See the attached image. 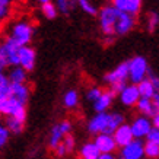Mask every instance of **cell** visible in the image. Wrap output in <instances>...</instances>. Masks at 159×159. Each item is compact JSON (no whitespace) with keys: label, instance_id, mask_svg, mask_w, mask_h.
Listing matches in <instances>:
<instances>
[{"label":"cell","instance_id":"obj_1","mask_svg":"<svg viewBox=\"0 0 159 159\" xmlns=\"http://www.w3.org/2000/svg\"><path fill=\"white\" fill-rule=\"evenodd\" d=\"M19 48L20 45L12 37H6V39L0 45V67H16L19 66Z\"/></svg>","mask_w":159,"mask_h":159},{"label":"cell","instance_id":"obj_2","mask_svg":"<svg viewBox=\"0 0 159 159\" xmlns=\"http://www.w3.org/2000/svg\"><path fill=\"white\" fill-rule=\"evenodd\" d=\"M120 15V9H117L114 5L104 6L99 9L98 19L101 25V31L105 37H114L116 35V24Z\"/></svg>","mask_w":159,"mask_h":159},{"label":"cell","instance_id":"obj_3","mask_svg":"<svg viewBox=\"0 0 159 159\" xmlns=\"http://www.w3.org/2000/svg\"><path fill=\"white\" fill-rule=\"evenodd\" d=\"M129 64H130V76H129V79L131 80V83L139 85L140 82L148 79L150 69L148 66V60L145 57L136 56L131 60H129Z\"/></svg>","mask_w":159,"mask_h":159},{"label":"cell","instance_id":"obj_4","mask_svg":"<svg viewBox=\"0 0 159 159\" xmlns=\"http://www.w3.org/2000/svg\"><path fill=\"white\" fill-rule=\"evenodd\" d=\"M10 37L19 44L20 47L28 45L32 37H34V26L26 20H19V22L13 24V26L10 29Z\"/></svg>","mask_w":159,"mask_h":159},{"label":"cell","instance_id":"obj_5","mask_svg":"<svg viewBox=\"0 0 159 159\" xmlns=\"http://www.w3.org/2000/svg\"><path fill=\"white\" fill-rule=\"evenodd\" d=\"M129 76H130V64H129V61H123L114 70L107 73L104 76V80L107 83L112 85V83H117V82H125L129 79Z\"/></svg>","mask_w":159,"mask_h":159},{"label":"cell","instance_id":"obj_6","mask_svg":"<svg viewBox=\"0 0 159 159\" xmlns=\"http://www.w3.org/2000/svg\"><path fill=\"white\" fill-rule=\"evenodd\" d=\"M121 156L124 159H142L145 156V143L140 139H133L121 148Z\"/></svg>","mask_w":159,"mask_h":159},{"label":"cell","instance_id":"obj_7","mask_svg":"<svg viewBox=\"0 0 159 159\" xmlns=\"http://www.w3.org/2000/svg\"><path fill=\"white\" fill-rule=\"evenodd\" d=\"M131 131L134 134V139H142V137H148L149 131L153 129V123L149 120V117L140 116L133 120L131 123Z\"/></svg>","mask_w":159,"mask_h":159},{"label":"cell","instance_id":"obj_8","mask_svg":"<svg viewBox=\"0 0 159 159\" xmlns=\"http://www.w3.org/2000/svg\"><path fill=\"white\" fill-rule=\"evenodd\" d=\"M136 26V16L127 12H121L116 24V35H125Z\"/></svg>","mask_w":159,"mask_h":159},{"label":"cell","instance_id":"obj_9","mask_svg":"<svg viewBox=\"0 0 159 159\" xmlns=\"http://www.w3.org/2000/svg\"><path fill=\"white\" fill-rule=\"evenodd\" d=\"M108 120H110V114L108 112H97L88 123V131L92 133V134L104 133L107 125H108Z\"/></svg>","mask_w":159,"mask_h":159},{"label":"cell","instance_id":"obj_10","mask_svg":"<svg viewBox=\"0 0 159 159\" xmlns=\"http://www.w3.org/2000/svg\"><path fill=\"white\" fill-rule=\"evenodd\" d=\"M35 60H37V53L32 47L24 45L19 48V66L26 70V72H32L35 67Z\"/></svg>","mask_w":159,"mask_h":159},{"label":"cell","instance_id":"obj_11","mask_svg":"<svg viewBox=\"0 0 159 159\" xmlns=\"http://www.w3.org/2000/svg\"><path fill=\"white\" fill-rule=\"evenodd\" d=\"M140 92H139V86L131 83V85H127L124 88V91L120 93V101L123 105L125 107H133L137 105V102L140 99Z\"/></svg>","mask_w":159,"mask_h":159},{"label":"cell","instance_id":"obj_12","mask_svg":"<svg viewBox=\"0 0 159 159\" xmlns=\"http://www.w3.org/2000/svg\"><path fill=\"white\" fill-rule=\"evenodd\" d=\"M95 143H97L98 149L101 150L102 153H110V152H114L117 146V142L114 139L112 134H107V133H99L95 137Z\"/></svg>","mask_w":159,"mask_h":159},{"label":"cell","instance_id":"obj_13","mask_svg":"<svg viewBox=\"0 0 159 159\" xmlns=\"http://www.w3.org/2000/svg\"><path fill=\"white\" fill-rule=\"evenodd\" d=\"M114 139H116L117 145L120 146V148H123V146L129 145L131 140H133V137H134V134H133V131H131V125L130 124H123L117 129L116 131H114Z\"/></svg>","mask_w":159,"mask_h":159},{"label":"cell","instance_id":"obj_14","mask_svg":"<svg viewBox=\"0 0 159 159\" xmlns=\"http://www.w3.org/2000/svg\"><path fill=\"white\" fill-rule=\"evenodd\" d=\"M112 5L121 12H127L131 15H137L142 9V0H111Z\"/></svg>","mask_w":159,"mask_h":159},{"label":"cell","instance_id":"obj_15","mask_svg":"<svg viewBox=\"0 0 159 159\" xmlns=\"http://www.w3.org/2000/svg\"><path fill=\"white\" fill-rule=\"evenodd\" d=\"M114 92L112 91H105L102 92V95L93 102V110L97 112H107V110L111 107L112 99H114Z\"/></svg>","mask_w":159,"mask_h":159},{"label":"cell","instance_id":"obj_16","mask_svg":"<svg viewBox=\"0 0 159 159\" xmlns=\"http://www.w3.org/2000/svg\"><path fill=\"white\" fill-rule=\"evenodd\" d=\"M22 105H24L22 102L18 101L15 97L10 95V97L6 98V99H0V112L5 114V116H13L15 111Z\"/></svg>","mask_w":159,"mask_h":159},{"label":"cell","instance_id":"obj_17","mask_svg":"<svg viewBox=\"0 0 159 159\" xmlns=\"http://www.w3.org/2000/svg\"><path fill=\"white\" fill-rule=\"evenodd\" d=\"M136 108H137V111L140 114H143L146 117H153L159 110L158 107L155 105L153 99H148V98H140Z\"/></svg>","mask_w":159,"mask_h":159},{"label":"cell","instance_id":"obj_18","mask_svg":"<svg viewBox=\"0 0 159 159\" xmlns=\"http://www.w3.org/2000/svg\"><path fill=\"white\" fill-rule=\"evenodd\" d=\"M12 97L26 105L29 99V88L25 83H12Z\"/></svg>","mask_w":159,"mask_h":159},{"label":"cell","instance_id":"obj_19","mask_svg":"<svg viewBox=\"0 0 159 159\" xmlns=\"http://www.w3.org/2000/svg\"><path fill=\"white\" fill-rule=\"evenodd\" d=\"M101 150L98 149L95 142H88L80 149V158L82 159H98L101 156Z\"/></svg>","mask_w":159,"mask_h":159},{"label":"cell","instance_id":"obj_20","mask_svg":"<svg viewBox=\"0 0 159 159\" xmlns=\"http://www.w3.org/2000/svg\"><path fill=\"white\" fill-rule=\"evenodd\" d=\"M137 86H139L140 97H142V98H148V99H153L155 93H156V89H155L153 82L150 80L149 77H148V79H145L143 82H140Z\"/></svg>","mask_w":159,"mask_h":159},{"label":"cell","instance_id":"obj_21","mask_svg":"<svg viewBox=\"0 0 159 159\" xmlns=\"http://www.w3.org/2000/svg\"><path fill=\"white\" fill-rule=\"evenodd\" d=\"M64 133H63L60 124H56L50 131V140H48V146L51 149H56L60 143H61V139H64Z\"/></svg>","mask_w":159,"mask_h":159},{"label":"cell","instance_id":"obj_22","mask_svg":"<svg viewBox=\"0 0 159 159\" xmlns=\"http://www.w3.org/2000/svg\"><path fill=\"white\" fill-rule=\"evenodd\" d=\"M26 70H25L22 66H16V67H12L9 72V79L12 83H25L26 80Z\"/></svg>","mask_w":159,"mask_h":159},{"label":"cell","instance_id":"obj_23","mask_svg":"<svg viewBox=\"0 0 159 159\" xmlns=\"http://www.w3.org/2000/svg\"><path fill=\"white\" fill-rule=\"evenodd\" d=\"M12 95V82H10L9 76L6 75H0V99H6Z\"/></svg>","mask_w":159,"mask_h":159},{"label":"cell","instance_id":"obj_24","mask_svg":"<svg viewBox=\"0 0 159 159\" xmlns=\"http://www.w3.org/2000/svg\"><path fill=\"white\" fill-rule=\"evenodd\" d=\"M77 102H79V95H77V91H75V89H70L63 95V105L66 108H75L77 105Z\"/></svg>","mask_w":159,"mask_h":159},{"label":"cell","instance_id":"obj_25","mask_svg":"<svg viewBox=\"0 0 159 159\" xmlns=\"http://www.w3.org/2000/svg\"><path fill=\"white\" fill-rule=\"evenodd\" d=\"M145 156H148V158H150V159H158L159 158V143L152 142V140H146Z\"/></svg>","mask_w":159,"mask_h":159},{"label":"cell","instance_id":"obj_26","mask_svg":"<svg viewBox=\"0 0 159 159\" xmlns=\"http://www.w3.org/2000/svg\"><path fill=\"white\" fill-rule=\"evenodd\" d=\"M58 12H61L64 15H69L75 9V5H77L76 0H56Z\"/></svg>","mask_w":159,"mask_h":159},{"label":"cell","instance_id":"obj_27","mask_svg":"<svg viewBox=\"0 0 159 159\" xmlns=\"http://www.w3.org/2000/svg\"><path fill=\"white\" fill-rule=\"evenodd\" d=\"M6 127L9 129L10 133L18 134V133H20L22 129H24V123H20L19 120H16V118L12 116H7V118H6Z\"/></svg>","mask_w":159,"mask_h":159},{"label":"cell","instance_id":"obj_28","mask_svg":"<svg viewBox=\"0 0 159 159\" xmlns=\"http://www.w3.org/2000/svg\"><path fill=\"white\" fill-rule=\"evenodd\" d=\"M41 12H43V15L47 18V19H54L58 13L57 5H54V3H51V2L44 3V5H41Z\"/></svg>","mask_w":159,"mask_h":159},{"label":"cell","instance_id":"obj_29","mask_svg":"<svg viewBox=\"0 0 159 159\" xmlns=\"http://www.w3.org/2000/svg\"><path fill=\"white\" fill-rule=\"evenodd\" d=\"M77 5H79V7L85 12L86 15H91V16H98V13H99V10L95 7V6L92 5L91 0H76Z\"/></svg>","mask_w":159,"mask_h":159},{"label":"cell","instance_id":"obj_30","mask_svg":"<svg viewBox=\"0 0 159 159\" xmlns=\"http://www.w3.org/2000/svg\"><path fill=\"white\" fill-rule=\"evenodd\" d=\"M12 0H0V19L3 20L9 16Z\"/></svg>","mask_w":159,"mask_h":159},{"label":"cell","instance_id":"obj_31","mask_svg":"<svg viewBox=\"0 0 159 159\" xmlns=\"http://www.w3.org/2000/svg\"><path fill=\"white\" fill-rule=\"evenodd\" d=\"M158 25H159V13H155V12L149 13V16H148V29H149V32H153Z\"/></svg>","mask_w":159,"mask_h":159},{"label":"cell","instance_id":"obj_32","mask_svg":"<svg viewBox=\"0 0 159 159\" xmlns=\"http://www.w3.org/2000/svg\"><path fill=\"white\" fill-rule=\"evenodd\" d=\"M102 92H104V91H102L101 88H98V86L91 88V89L86 92V99H88V101H91V102H95L98 98L102 95Z\"/></svg>","mask_w":159,"mask_h":159},{"label":"cell","instance_id":"obj_33","mask_svg":"<svg viewBox=\"0 0 159 159\" xmlns=\"http://www.w3.org/2000/svg\"><path fill=\"white\" fill-rule=\"evenodd\" d=\"M9 134H10L9 129H7L6 125H2V127H0V146H5L6 143H7Z\"/></svg>","mask_w":159,"mask_h":159},{"label":"cell","instance_id":"obj_34","mask_svg":"<svg viewBox=\"0 0 159 159\" xmlns=\"http://www.w3.org/2000/svg\"><path fill=\"white\" fill-rule=\"evenodd\" d=\"M12 117H15L16 120H19L20 123H25V120H26V108H25V105L19 107L18 110L15 111V114Z\"/></svg>","mask_w":159,"mask_h":159},{"label":"cell","instance_id":"obj_35","mask_svg":"<svg viewBox=\"0 0 159 159\" xmlns=\"http://www.w3.org/2000/svg\"><path fill=\"white\" fill-rule=\"evenodd\" d=\"M111 86V91L114 92L116 95H120L121 92L124 91V88L127 86V83L125 82H117V83H112V85H110Z\"/></svg>","mask_w":159,"mask_h":159},{"label":"cell","instance_id":"obj_36","mask_svg":"<svg viewBox=\"0 0 159 159\" xmlns=\"http://www.w3.org/2000/svg\"><path fill=\"white\" fill-rule=\"evenodd\" d=\"M63 143H64V146L67 148L69 152H72V150L75 149V139H73L72 136H70V133L64 136V139H63Z\"/></svg>","mask_w":159,"mask_h":159},{"label":"cell","instance_id":"obj_37","mask_svg":"<svg viewBox=\"0 0 159 159\" xmlns=\"http://www.w3.org/2000/svg\"><path fill=\"white\" fill-rule=\"evenodd\" d=\"M146 139H148V140H152V142H156V143H159V129L153 127V129L149 131V134H148V137H146Z\"/></svg>","mask_w":159,"mask_h":159},{"label":"cell","instance_id":"obj_38","mask_svg":"<svg viewBox=\"0 0 159 159\" xmlns=\"http://www.w3.org/2000/svg\"><path fill=\"white\" fill-rule=\"evenodd\" d=\"M54 152H56V155H57L58 158H61V156H64V155L67 153L69 150H67V148H66V146H64V143H60V145L57 146V148H56V149H54Z\"/></svg>","mask_w":159,"mask_h":159},{"label":"cell","instance_id":"obj_39","mask_svg":"<svg viewBox=\"0 0 159 159\" xmlns=\"http://www.w3.org/2000/svg\"><path fill=\"white\" fill-rule=\"evenodd\" d=\"M152 123H153V127L159 129V110H158V112H156V114L152 117Z\"/></svg>","mask_w":159,"mask_h":159},{"label":"cell","instance_id":"obj_40","mask_svg":"<svg viewBox=\"0 0 159 159\" xmlns=\"http://www.w3.org/2000/svg\"><path fill=\"white\" fill-rule=\"evenodd\" d=\"M98 159H117V158L112 155V152H110V153H101V156Z\"/></svg>","mask_w":159,"mask_h":159},{"label":"cell","instance_id":"obj_41","mask_svg":"<svg viewBox=\"0 0 159 159\" xmlns=\"http://www.w3.org/2000/svg\"><path fill=\"white\" fill-rule=\"evenodd\" d=\"M153 102H155V105L159 108V92H156L155 93V97H153Z\"/></svg>","mask_w":159,"mask_h":159},{"label":"cell","instance_id":"obj_42","mask_svg":"<svg viewBox=\"0 0 159 159\" xmlns=\"http://www.w3.org/2000/svg\"><path fill=\"white\" fill-rule=\"evenodd\" d=\"M37 2H38V3H41V5H44V3H48L50 0H37Z\"/></svg>","mask_w":159,"mask_h":159},{"label":"cell","instance_id":"obj_43","mask_svg":"<svg viewBox=\"0 0 159 159\" xmlns=\"http://www.w3.org/2000/svg\"><path fill=\"white\" fill-rule=\"evenodd\" d=\"M118 159H124V158H123V156H120V158H118Z\"/></svg>","mask_w":159,"mask_h":159}]
</instances>
